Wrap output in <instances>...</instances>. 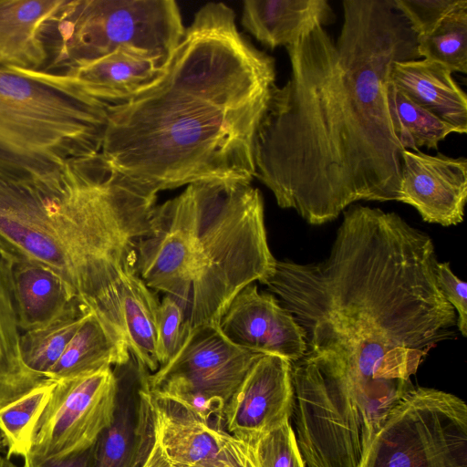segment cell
<instances>
[{
	"label": "cell",
	"mask_w": 467,
	"mask_h": 467,
	"mask_svg": "<svg viewBox=\"0 0 467 467\" xmlns=\"http://www.w3.org/2000/svg\"><path fill=\"white\" fill-rule=\"evenodd\" d=\"M335 40L316 26L286 46L290 76L275 85L254 144V177L307 223L358 201H398L402 153L387 98L398 61L421 58L393 0H344Z\"/></svg>",
	"instance_id": "1"
},
{
	"label": "cell",
	"mask_w": 467,
	"mask_h": 467,
	"mask_svg": "<svg viewBox=\"0 0 467 467\" xmlns=\"http://www.w3.org/2000/svg\"><path fill=\"white\" fill-rule=\"evenodd\" d=\"M342 213L324 260H276L262 283L304 331L306 354L292 365L367 385L411 381L455 336L433 241L396 213L351 204Z\"/></svg>",
	"instance_id": "2"
},
{
	"label": "cell",
	"mask_w": 467,
	"mask_h": 467,
	"mask_svg": "<svg viewBox=\"0 0 467 467\" xmlns=\"http://www.w3.org/2000/svg\"><path fill=\"white\" fill-rule=\"evenodd\" d=\"M275 85L274 58L239 32L231 7L208 3L162 77L108 107L100 153L156 193L204 182L251 183L254 139Z\"/></svg>",
	"instance_id": "3"
},
{
	"label": "cell",
	"mask_w": 467,
	"mask_h": 467,
	"mask_svg": "<svg viewBox=\"0 0 467 467\" xmlns=\"http://www.w3.org/2000/svg\"><path fill=\"white\" fill-rule=\"evenodd\" d=\"M157 194L100 152L48 179H0V248L57 272L101 317L118 287L138 274V245L150 234Z\"/></svg>",
	"instance_id": "4"
},
{
	"label": "cell",
	"mask_w": 467,
	"mask_h": 467,
	"mask_svg": "<svg viewBox=\"0 0 467 467\" xmlns=\"http://www.w3.org/2000/svg\"><path fill=\"white\" fill-rule=\"evenodd\" d=\"M261 192L244 182L187 185L155 205L136 269L152 291L179 302L189 328L216 326L234 296L275 271Z\"/></svg>",
	"instance_id": "5"
},
{
	"label": "cell",
	"mask_w": 467,
	"mask_h": 467,
	"mask_svg": "<svg viewBox=\"0 0 467 467\" xmlns=\"http://www.w3.org/2000/svg\"><path fill=\"white\" fill-rule=\"evenodd\" d=\"M109 105L0 68V179L33 182L101 151Z\"/></svg>",
	"instance_id": "6"
},
{
	"label": "cell",
	"mask_w": 467,
	"mask_h": 467,
	"mask_svg": "<svg viewBox=\"0 0 467 467\" xmlns=\"http://www.w3.org/2000/svg\"><path fill=\"white\" fill-rule=\"evenodd\" d=\"M185 28L173 0H65L42 32L43 71L85 65L124 50L167 66Z\"/></svg>",
	"instance_id": "7"
},
{
	"label": "cell",
	"mask_w": 467,
	"mask_h": 467,
	"mask_svg": "<svg viewBox=\"0 0 467 467\" xmlns=\"http://www.w3.org/2000/svg\"><path fill=\"white\" fill-rule=\"evenodd\" d=\"M358 467H467V406L454 394L412 388L392 408Z\"/></svg>",
	"instance_id": "8"
},
{
	"label": "cell",
	"mask_w": 467,
	"mask_h": 467,
	"mask_svg": "<svg viewBox=\"0 0 467 467\" xmlns=\"http://www.w3.org/2000/svg\"><path fill=\"white\" fill-rule=\"evenodd\" d=\"M116 393L111 367L57 380L36 423L28 454L61 458L92 446L112 420Z\"/></svg>",
	"instance_id": "9"
},
{
	"label": "cell",
	"mask_w": 467,
	"mask_h": 467,
	"mask_svg": "<svg viewBox=\"0 0 467 467\" xmlns=\"http://www.w3.org/2000/svg\"><path fill=\"white\" fill-rule=\"evenodd\" d=\"M262 352L232 343L216 326L187 327L176 354L152 373L150 391L171 396L202 392L226 403Z\"/></svg>",
	"instance_id": "10"
},
{
	"label": "cell",
	"mask_w": 467,
	"mask_h": 467,
	"mask_svg": "<svg viewBox=\"0 0 467 467\" xmlns=\"http://www.w3.org/2000/svg\"><path fill=\"white\" fill-rule=\"evenodd\" d=\"M294 404L292 363L263 354L226 403L224 425L234 437L253 442L289 421Z\"/></svg>",
	"instance_id": "11"
},
{
	"label": "cell",
	"mask_w": 467,
	"mask_h": 467,
	"mask_svg": "<svg viewBox=\"0 0 467 467\" xmlns=\"http://www.w3.org/2000/svg\"><path fill=\"white\" fill-rule=\"evenodd\" d=\"M153 433L140 467H192L215 457L234 438L224 420L208 421L181 402L151 392Z\"/></svg>",
	"instance_id": "12"
},
{
	"label": "cell",
	"mask_w": 467,
	"mask_h": 467,
	"mask_svg": "<svg viewBox=\"0 0 467 467\" xmlns=\"http://www.w3.org/2000/svg\"><path fill=\"white\" fill-rule=\"evenodd\" d=\"M221 332L234 344L251 350L300 360L306 351L302 327L271 293L253 283L241 290L222 316Z\"/></svg>",
	"instance_id": "13"
},
{
	"label": "cell",
	"mask_w": 467,
	"mask_h": 467,
	"mask_svg": "<svg viewBox=\"0 0 467 467\" xmlns=\"http://www.w3.org/2000/svg\"><path fill=\"white\" fill-rule=\"evenodd\" d=\"M467 160L405 150L398 202L415 208L422 220L451 226L463 221Z\"/></svg>",
	"instance_id": "14"
},
{
	"label": "cell",
	"mask_w": 467,
	"mask_h": 467,
	"mask_svg": "<svg viewBox=\"0 0 467 467\" xmlns=\"http://www.w3.org/2000/svg\"><path fill=\"white\" fill-rule=\"evenodd\" d=\"M114 372L117 393L113 416L94 443L91 467H140L153 426L150 371L136 362V366Z\"/></svg>",
	"instance_id": "15"
},
{
	"label": "cell",
	"mask_w": 467,
	"mask_h": 467,
	"mask_svg": "<svg viewBox=\"0 0 467 467\" xmlns=\"http://www.w3.org/2000/svg\"><path fill=\"white\" fill-rule=\"evenodd\" d=\"M168 65L117 50L93 62L59 71L11 70L77 89L113 106L122 104L151 87L162 77Z\"/></svg>",
	"instance_id": "16"
},
{
	"label": "cell",
	"mask_w": 467,
	"mask_h": 467,
	"mask_svg": "<svg viewBox=\"0 0 467 467\" xmlns=\"http://www.w3.org/2000/svg\"><path fill=\"white\" fill-rule=\"evenodd\" d=\"M12 279L21 332L88 310L79 303L72 287L47 266L13 259Z\"/></svg>",
	"instance_id": "17"
},
{
	"label": "cell",
	"mask_w": 467,
	"mask_h": 467,
	"mask_svg": "<svg viewBox=\"0 0 467 467\" xmlns=\"http://www.w3.org/2000/svg\"><path fill=\"white\" fill-rule=\"evenodd\" d=\"M65 0H0V68L43 71L48 55L42 32Z\"/></svg>",
	"instance_id": "18"
},
{
	"label": "cell",
	"mask_w": 467,
	"mask_h": 467,
	"mask_svg": "<svg viewBox=\"0 0 467 467\" xmlns=\"http://www.w3.org/2000/svg\"><path fill=\"white\" fill-rule=\"evenodd\" d=\"M444 65L414 59L395 62L389 81L409 99L456 128L467 132V97Z\"/></svg>",
	"instance_id": "19"
},
{
	"label": "cell",
	"mask_w": 467,
	"mask_h": 467,
	"mask_svg": "<svg viewBox=\"0 0 467 467\" xmlns=\"http://www.w3.org/2000/svg\"><path fill=\"white\" fill-rule=\"evenodd\" d=\"M334 21L326 0H245L241 19L244 28L270 49L286 47L316 26Z\"/></svg>",
	"instance_id": "20"
},
{
	"label": "cell",
	"mask_w": 467,
	"mask_h": 467,
	"mask_svg": "<svg viewBox=\"0 0 467 467\" xmlns=\"http://www.w3.org/2000/svg\"><path fill=\"white\" fill-rule=\"evenodd\" d=\"M130 358L124 337L90 311L46 378L55 381L71 379L106 367L124 366Z\"/></svg>",
	"instance_id": "21"
},
{
	"label": "cell",
	"mask_w": 467,
	"mask_h": 467,
	"mask_svg": "<svg viewBox=\"0 0 467 467\" xmlns=\"http://www.w3.org/2000/svg\"><path fill=\"white\" fill-rule=\"evenodd\" d=\"M12 264V257L0 248V409L46 379L29 370L21 358Z\"/></svg>",
	"instance_id": "22"
},
{
	"label": "cell",
	"mask_w": 467,
	"mask_h": 467,
	"mask_svg": "<svg viewBox=\"0 0 467 467\" xmlns=\"http://www.w3.org/2000/svg\"><path fill=\"white\" fill-rule=\"evenodd\" d=\"M387 98L395 134L405 150L438 149L439 143L458 130L413 103L389 81Z\"/></svg>",
	"instance_id": "23"
},
{
	"label": "cell",
	"mask_w": 467,
	"mask_h": 467,
	"mask_svg": "<svg viewBox=\"0 0 467 467\" xmlns=\"http://www.w3.org/2000/svg\"><path fill=\"white\" fill-rule=\"evenodd\" d=\"M56 383L44 379L28 392L0 409V433L7 448L8 459L29 453L36 423Z\"/></svg>",
	"instance_id": "24"
},
{
	"label": "cell",
	"mask_w": 467,
	"mask_h": 467,
	"mask_svg": "<svg viewBox=\"0 0 467 467\" xmlns=\"http://www.w3.org/2000/svg\"><path fill=\"white\" fill-rule=\"evenodd\" d=\"M88 312L85 310L47 327L21 333L19 350L25 366L36 375L46 378Z\"/></svg>",
	"instance_id": "25"
},
{
	"label": "cell",
	"mask_w": 467,
	"mask_h": 467,
	"mask_svg": "<svg viewBox=\"0 0 467 467\" xmlns=\"http://www.w3.org/2000/svg\"><path fill=\"white\" fill-rule=\"evenodd\" d=\"M423 59L441 63L451 72L467 73V5L447 16L431 33L416 37Z\"/></svg>",
	"instance_id": "26"
},
{
	"label": "cell",
	"mask_w": 467,
	"mask_h": 467,
	"mask_svg": "<svg viewBox=\"0 0 467 467\" xmlns=\"http://www.w3.org/2000/svg\"><path fill=\"white\" fill-rule=\"evenodd\" d=\"M155 331L156 356L160 367L176 354L187 331L184 310L179 302L170 296H165L159 303Z\"/></svg>",
	"instance_id": "27"
},
{
	"label": "cell",
	"mask_w": 467,
	"mask_h": 467,
	"mask_svg": "<svg viewBox=\"0 0 467 467\" xmlns=\"http://www.w3.org/2000/svg\"><path fill=\"white\" fill-rule=\"evenodd\" d=\"M252 443L259 467H306L289 421Z\"/></svg>",
	"instance_id": "28"
},
{
	"label": "cell",
	"mask_w": 467,
	"mask_h": 467,
	"mask_svg": "<svg viewBox=\"0 0 467 467\" xmlns=\"http://www.w3.org/2000/svg\"><path fill=\"white\" fill-rule=\"evenodd\" d=\"M416 36L431 33L447 16L466 5L467 0H393Z\"/></svg>",
	"instance_id": "29"
},
{
	"label": "cell",
	"mask_w": 467,
	"mask_h": 467,
	"mask_svg": "<svg viewBox=\"0 0 467 467\" xmlns=\"http://www.w3.org/2000/svg\"><path fill=\"white\" fill-rule=\"evenodd\" d=\"M435 275L441 293L456 312V327L462 337L467 336V285L458 278L447 262H437Z\"/></svg>",
	"instance_id": "30"
},
{
	"label": "cell",
	"mask_w": 467,
	"mask_h": 467,
	"mask_svg": "<svg viewBox=\"0 0 467 467\" xmlns=\"http://www.w3.org/2000/svg\"><path fill=\"white\" fill-rule=\"evenodd\" d=\"M192 467H259L254 445L234 438L215 457Z\"/></svg>",
	"instance_id": "31"
},
{
	"label": "cell",
	"mask_w": 467,
	"mask_h": 467,
	"mask_svg": "<svg viewBox=\"0 0 467 467\" xmlns=\"http://www.w3.org/2000/svg\"><path fill=\"white\" fill-rule=\"evenodd\" d=\"M94 444L89 448L54 459H39L27 454L22 467H91Z\"/></svg>",
	"instance_id": "32"
},
{
	"label": "cell",
	"mask_w": 467,
	"mask_h": 467,
	"mask_svg": "<svg viewBox=\"0 0 467 467\" xmlns=\"http://www.w3.org/2000/svg\"><path fill=\"white\" fill-rule=\"evenodd\" d=\"M0 467H17L6 456L0 455Z\"/></svg>",
	"instance_id": "33"
},
{
	"label": "cell",
	"mask_w": 467,
	"mask_h": 467,
	"mask_svg": "<svg viewBox=\"0 0 467 467\" xmlns=\"http://www.w3.org/2000/svg\"><path fill=\"white\" fill-rule=\"evenodd\" d=\"M5 445L3 437L0 433V452L3 451L5 450Z\"/></svg>",
	"instance_id": "34"
}]
</instances>
